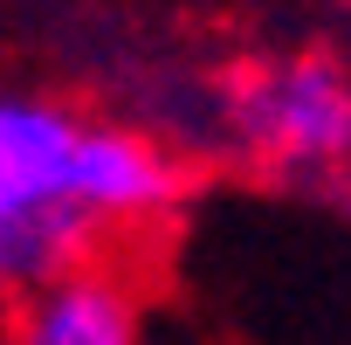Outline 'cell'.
<instances>
[{
	"label": "cell",
	"instance_id": "6da1fadb",
	"mask_svg": "<svg viewBox=\"0 0 351 345\" xmlns=\"http://www.w3.org/2000/svg\"><path fill=\"white\" fill-rule=\"evenodd\" d=\"M207 145L282 187L351 194V63L337 49H269L207 97Z\"/></svg>",
	"mask_w": 351,
	"mask_h": 345
},
{
	"label": "cell",
	"instance_id": "7a4b0ae2",
	"mask_svg": "<svg viewBox=\"0 0 351 345\" xmlns=\"http://www.w3.org/2000/svg\"><path fill=\"white\" fill-rule=\"evenodd\" d=\"M83 111L42 90H0V297L97 263V221L76 208Z\"/></svg>",
	"mask_w": 351,
	"mask_h": 345
},
{
	"label": "cell",
	"instance_id": "3957f363",
	"mask_svg": "<svg viewBox=\"0 0 351 345\" xmlns=\"http://www.w3.org/2000/svg\"><path fill=\"white\" fill-rule=\"evenodd\" d=\"M186 201V159L138 118H90L76 131V208L97 235H138Z\"/></svg>",
	"mask_w": 351,
	"mask_h": 345
},
{
	"label": "cell",
	"instance_id": "277c9868",
	"mask_svg": "<svg viewBox=\"0 0 351 345\" xmlns=\"http://www.w3.org/2000/svg\"><path fill=\"white\" fill-rule=\"evenodd\" d=\"M8 345H145V304L117 269L83 263L14 297Z\"/></svg>",
	"mask_w": 351,
	"mask_h": 345
},
{
	"label": "cell",
	"instance_id": "5b68a950",
	"mask_svg": "<svg viewBox=\"0 0 351 345\" xmlns=\"http://www.w3.org/2000/svg\"><path fill=\"white\" fill-rule=\"evenodd\" d=\"M344 8H351V0H344Z\"/></svg>",
	"mask_w": 351,
	"mask_h": 345
}]
</instances>
